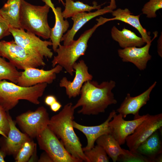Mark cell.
Segmentation results:
<instances>
[{
    "label": "cell",
    "instance_id": "obj_2",
    "mask_svg": "<svg viewBox=\"0 0 162 162\" xmlns=\"http://www.w3.org/2000/svg\"><path fill=\"white\" fill-rule=\"evenodd\" d=\"M71 103H68L58 113L50 119L49 128L61 139L68 152L81 162H86L79 139L73 127L75 109Z\"/></svg>",
    "mask_w": 162,
    "mask_h": 162
},
{
    "label": "cell",
    "instance_id": "obj_30",
    "mask_svg": "<svg viewBox=\"0 0 162 162\" xmlns=\"http://www.w3.org/2000/svg\"><path fill=\"white\" fill-rule=\"evenodd\" d=\"M124 162H152L151 160L138 153L126 150V153L119 156L118 160Z\"/></svg>",
    "mask_w": 162,
    "mask_h": 162
},
{
    "label": "cell",
    "instance_id": "obj_33",
    "mask_svg": "<svg viewBox=\"0 0 162 162\" xmlns=\"http://www.w3.org/2000/svg\"><path fill=\"white\" fill-rule=\"evenodd\" d=\"M57 100L56 97L53 95L46 96L44 99V102L47 105L50 106L53 103Z\"/></svg>",
    "mask_w": 162,
    "mask_h": 162
},
{
    "label": "cell",
    "instance_id": "obj_32",
    "mask_svg": "<svg viewBox=\"0 0 162 162\" xmlns=\"http://www.w3.org/2000/svg\"><path fill=\"white\" fill-rule=\"evenodd\" d=\"M10 27L8 23L0 15V40L11 35L10 31Z\"/></svg>",
    "mask_w": 162,
    "mask_h": 162
},
{
    "label": "cell",
    "instance_id": "obj_11",
    "mask_svg": "<svg viewBox=\"0 0 162 162\" xmlns=\"http://www.w3.org/2000/svg\"><path fill=\"white\" fill-rule=\"evenodd\" d=\"M63 68L58 64L49 70L37 68H27L21 72L17 84L23 87H30L38 84L52 83L56 79V74L60 73Z\"/></svg>",
    "mask_w": 162,
    "mask_h": 162
},
{
    "label": "cell",
    "instance_id": "obj_38",
    "mask_svg": "<svg viewBox=\"0 0 162 162\" xmlns=\"http://www.w3.org/2000/svg\"><path fill=\"white\" fill-rule=\"evenodd\" d=\"M109 6L110 9L113 10L115 9L116 8L115 0H110V4Z\"/></svg>",
    "mask_w": 162,
    "mask_h": 162
},
{
    "label": "cell",
    "instance_id": "obj_25",
    "mask_svg": "<svg viewBox=\"0 0 162 162\" xmlns=\"http://www.w3.org/2000/svg\"><path fill=\"white\" fill-rule=\"evenodd\" d=\"M65 9L62 12V14L65 19L71 17L79 13L90 12L94 9L101 8L103 4L98 5L96 2L93 3V5L90 6L79 1L74 2L73 0H65Z\"/></svg>",
    "mask_w": 162,
    "mask_h": 162
},
{
    "label": "cell",
    "instance_id": "obj_28",
    "mask_svg": "<svg viewBox=\"0 0 162 162\" xmlns=\"http://www.w3.org/2000/svg\"><path fill=\"white\" fill-rule=\"evenodd\" d=\"M36 144L32 140L26 141L16 155V162L28 161L36 149Z\"/></svg>",
    "mask_w": 162,
    "mask_h": 162
},
{
    "label": "cell",
    "instance_id": "obj_35",
    "mask_svg": "<svg viewBox=\"0 0 162 162\" xmlns=\"http://www.w3.org/2000/svg\"><path fill=\"white\" fill-rule=\"evenodd\" d=\"M62 106L61 104L58 101L55 102L50 106L51 110L54 112L58 111Z\"/></svg>",
    "mask_w": 162,
    "mask_h": 162
},
{
    "label": "cell",
    "instance_id": "obj_26",
    "mask_svg": "<svg viewBox=\"0 0 162 162\" xmlns=\"http://www.w3.org/2000/svg\"><path fill=\"white\" fill-rule=\"evenodd\" d=\"M21 74L10 62L0 56V82L7 80L16 84Z\"/></svg>",
    "mask_w": 162,
    "mask_h": 162
},
{
    "label": "cell",
    "instance_id": "obj_31",
    "mask_svg": "<svg viewBox=\"0 0 162 162\" xmlns=\"http://www.w3.org/2000/svg\"><path fill=\"white\" fill-rule=\"evenodd\" d=\"M0 105V134L6 137L10 129L8 113Z\"/></svg>",
    "mask_w": 162,
    "mask_h": 162
},
{
    "label": "cell",
    "instance_id": "obj_9",
    "mask_svg": "<svg viewBox=\"0 0 162 162\" xmlns=\"http://www.w3.org/2000/svg\"><path fill=\"white\" fill-rule=\"evenodd\" d=\"M10 31L15 42L18 45L36 52L43 57L51 58L53 53L48 47L52 45L51 41L43 40L36 35L22 28L10 27Z\"/></svg>",
    "mask_w": 162,
    "mask_h": 162
},
{
    "label": "cell",
    "instance_id": "obj_27",
    "mask_svg": "<svg viewBox=\"0 0 162 162\" xmlns=\"http://www.w3.org/2000/svg\"><path fill=\"white\" fill-rule=\"evenodd\" d=\"M86 162H109V158L103 148L97 145L89 150L83 151Z\"/></svg>",
    "mask_w": 162,
    "mask_h": 162
},
{
    "label": "cell",
    "instance_id": "obj_13",
    "mask_svg": "<svg viewBox=\"0 0 162 162\" xmlns=\"http://www.w3.org/2000/svg\"><path fill=\"white\" fill-rule=\"evenodd\" d=\"M73 68L75 73L73 80H68L66 77H64L60 80L59 84L60 87L65 88L66 94L69 98L79 95L84 82L92 80L93 78L92 75L88 72V66L83 60L75 62Z\"/></svg>",
    "mask_w": 162,
    "mask_h": 162
},
{
    "label": "cell",
    "instance_id": "obj_1",
    "mask_svg": "<svg viewBox=\"0 0 162 162\" xmlns=\"http://www.w3.org/2000/svg\"><path fill=\"white\" fill-rule=\"evenodd\" d=\"M116 85V82L112 80L100 84L92 80L85 82L81 88L80 97L73 108L75 110L81 106L78 113L84 115H96L104 112L109 105L117 103L112 92Z\"/></svg>",
    "mask_w": 162,
    "mask_h": 162
},
{
    "label": "cell",
    "instance_id": "obj_8",
    "mask_svg": "<svg viewBox=\"0 0 162 162\" xmlns=\"http://www.w3.org/2000/svg\"><path fill=\"white\" fill-rule=\"evenodd\" d=\"M50 119L46 109L41 106L34 111L29 110L17 116L16 122L23 133L32 139L48 127Z\"/></svg>",
    "mask_w": 162,
    "mask_h": 162
},
{
    "label": "cell",
    "instance_id": "obj_14",
    "mask_svg": "<svg viewBox=\"0 0 162 162\" xmlns=\"http://www.w3.org/2000/svg\"><path fill=\"white\" fill-rule=\"evenodd\" d=\"M8 116L10 129L6 137L2 136L0 139V148L6 155H16L23 144L32 138L17 128L15 122L8 113Z\"/></svg>",
    "mask_w": 162,
    "mask_h": 162
},
{
    "label": "cell",
    "instance_id": "obj_7",
    "mask_svg": "<svg viewBox=\"0 0 162 162\" xmlns=\"http://www.w3.org/2000/svg\"><path fill=\"white\" fill-rule=\"evenodd\" d=\"M36 138L40 148L49 155L53 162H81L68 152L61 142L48 127Z\"/></svg>",
    "mask_w": 162,
    "mask_h": 162
},
{
    "label": "cell",
    "instance_id": "obj_20",
    "mask_svg": "<svg viewBox=\"0 0 162 162\" xmlns=\"http://www.w3.org/2000/svg\"><path fill=\"white\" fill-rule=\"evenodd\" d=\"M111 13L114 17L110 18V21L118 20L128 23L138 31L145 43L152 42V40L151 39V37L140 23V15L131 14L129 10L127 8L124 9L119 8L113 10Z\"/></svg>",
    "mask_w": 162,
    "mask_h": 162
},
{
    "label": "cell",
    "instance_id": "obj_17",
    "mask_svg": "<svg viewBox=\"0 0 162 162\" xmlns=\"http://www.w3.org/2000/svg\"><path fill=\"white\" fill-rule=\"evenodd\" d=\"M116 113L115 110L111 112L106 120L102 124L94 126H86L81 125L75 121L73 122V127L82 133L87 140V144L82 148L83 151L91 149L94 146L97 139L102 135L111 134L109 123L114 115Z\"/></svg>",
    "mask_w": 162,
    "mask_h": 162
},
{
    "label": "cell",
    "instance_id": "obj_3",
    "mask_svg": "<svg viewBox=\"0 0 162 162\" xmlns=\"http://www.w3.org/2000/svg\"><path fill=\"white\" fill-rule=\"evenodd\" d=\"M109 19L100 17L96 19L97 23L92 28L86 31L77 40H74L68 45H60L55 52L57 55L54 56L52 61L53 68L57 64L59 65L64 68L67 72L73 76V72H74L73 65L81 56L85 54L89 39L97 28L109 21Z\"/></svg>",
    "mask_w": 162,
    "mask_h": 162
},
{
    "label": "cell",
    "instance_id": "obj_23",
    "mask_svg": "<svg viewBox=\"0 0 162 162\" xmlns=\"http://www.w3.org/2000/svg\"><path fill=\"white\" fill-rule=\"evenodd\" d=\"M21 0H8L0 9V15L10 27L21 28L20 22Z\"/></svg>",
    "mask_w": 162,
    "mask_h": 162
},
{
    "label": "cell",
    "instance_id": "obj_24",
    "mask_svg": "<svg viewBox=\"0 0 162 162\" xmlns=\"http://www.w3.org/2000/svg\"><path fill=\"white\" fill-rule=\"evenodd\" d=\"M95 142L97 145L103 148L113 162L117 161L119 155L126 153V150L121 148L118 142L111 134L101 136Z\"/></svg>",
    "mask_w": 162,
    "mask_h": 162
},
{
    "label": "cell",
    "instance_id": "obj_5",
    "mask_svg": "<svg viewBox=\"0 0 162 162\" xmlns=\"http://www.w3.org/2000/svg\"><path fill=\"white\" fill-rule=\"evenodd\" d=\"M50 7L36 6L21 0L20 22L21 28L44 39L50 38L51 28L48 22Z\"/></svg>",
    "mask_w": 162,
    "mask_h": 162
},
{
    "label": "cell",
    "instance_id": "obj_6",
    "mask_svg": "<svg viewBox=\"0 0 162 162\" xmlns=\"http://www.w3.org/2000/svg\"><path fill=\"white\" fill-rule=\"evenodd\" d=\"M0 56L7 59L17 69L44 66V58L38 54L24 48L12 40L0 41Z\"/></svg>",
    "mask_w": 162,
    "mask_h": 162
},
{
    "label": "cell",
    "instance_id": "obj_22",
    "mask_svg": "<svg viewBox=\"0 0 162 162\" xmlns=\"http://www.w3.org/2000/svg\"><path fill=\"white\" fill-rule=\"evenodd\" d=\"M156 131L138 147L137 153L155 162L156 157L161 154V142L158 133Z\"/></svg>",
    "mask_w": 162,
    "mask_h": 162
},
{
    "label": "cell",
    "instance_id": "obj_21",
    "mask_svg": "<svg viewBox=\"0 0 162 162\" xmlns=\"http://www.w3.org/2000/svg\"><path fill=\"white\" fill-rule=\"evenodd\" d=\"M111 35L112 38L118 42L119 46L123 49L132 47H141L145 44L141 37L124 28L120 30L114 26L111 29Z\"/></svg>",
    "mask_w": 162,
    "mask_h": 162
},
{
    "label": "cell",
    "instance_id": "obj_16",
    "mask_svg": "<svg viewBox=\"0 0 162 162\" xmlns=\"http://www.w3.org/2000/svg\"><path fill=\"white\" fill-rule=\"evenodd\" d=\"M151 42L146 43L143 47H132L118 49V56L123 62H131L139 70H144L148 62L152 58L149 52Z\"/></svg>",
    "mask_w": 162,
    "mask_h": 162
},
{
    "label": "cell",
    "instance_id": "obj_39",
    "mask_svg": "<svg viewBox=\"0 0 162 162\" xmlns=\"http://www.w3.org/2000/svg\"><path fill=\"white\" fill-rule=\"evenodd\" d=\"M58 1L59 2H61L62 3V4H63L64 5H65V3H64V2H63V0H58Z\"/></svg>",
    "mask_w": 162,
    "mask_h": 162
},
{
    "label": "cell",
    "instance_id": "obj_4",
    "mask_svg": "<svg viewBox=\"0 0 162 162\" xmlns=\"http://www.w3.org/2000/svg\"><path fill=\"white\" fill-rule=\"evenodd\" d=\"M47 86V83H43L25 87L3 80L0 82V105L8 112L21 100L38 104L39 99L43 96Z\"/></svg>",
    "mask_w": 162,
    "mask_h": 162
},
{
    "label": "cell",
    "instance_id": "obj_18",
    "mask_svg": "<svg viewBox=\"0 0 162 162\" xmlns=\"http://www.w3.org/2000/svg\"><path fill=\"white\" fill-rule=\"evenodd\" d=\"M113 10L109 6L102 9H98L94 12H82L76 14L71 17L73 21L72 28L62 38L61 41H63L64 45H68L74 40V38L78 31L86 23L92 19L99 16L112 13Z\"/></svg>",
    "mask_w": 162,
    "mask_h": 162
},
{
    "label": "cell",
    "instance_id": "obj_15",
    "mask_svg": "<svg viewBox=\"0 0 162 162\" xmlns=\"http://www.w3.org/2000/svg\"><path fill=\"white\" fill-rule=\"evenodd\" d=\"M156 84L157 82H154L146 90L137 96L131 97L129 93H128L119 107L117 110V112L121 114L123 118H126L130 114L134 115V118L139 116L140 109L149 100L151 93Z\"/></svg>",
    "mask_w": 162,
    "mask_h": 162
},
{
    "label": "cell",
    "instance_id": "obj_34",
    "mask_svg": "<svg viewBox=\"0 0 162 162\" xmlns=\"http://www.w3.org/2000/svg\"><path fill=\"white\" fill-rule=\"evenodd\" d=\"M38 161L40 162H53L51 158L45 152L42 154Z\"/></svg>",
    "mask_w": 162,
    "mask_h": 162
},
{
    "label": "cell",
    "instance_id": "obj_12",
    "mask_svg": "<svg viewBox=\"0 0 162 162\" xmlns=\"http://www.w3.org/2000/svg\"><path fill=\"white\" fill-rule=\"evenodd\" d=\"M148 114L140 116L134 118L133 120L126 121L121 114L115 113L112 119L109 123L111 134L120 146L123 145L127 137L134 133L136 127L146 118Z\"/></svg>",
    "mask_w": 162,
    "mask_h": 162
},
{
    "label": "cell",
    "instance_id": "obj_37",
    "mask_svg": "<svg viewBox=\"0 0 162 162\" xmlns=\"http://www.w3.org/2000/svg\"><path fill=\"white\" fill-rule=\"evenodd\" d=\"M158 52L159 55L162 57V44L161 40H158Z\"/></svg>",
    "mask_w": 162,
    "mask_h": 162
},
{
    "label": "cell",
    "instance_id": "obj_36",
    "mask_svg": "<svg viewBox=\"0 0 162 162\" xmlns=\"http://www.w3.org/2000/svg\"><path fill=\"white\" fill-rule=\"evenodd\" d=\"M5 152L1 148H0V162H5L4 158L6 155Z\"/></svg>",
    "mask_w": 162,
    "mask_h": 162
},
{
    "label": "cell",
    "instance_id": "obj_10",
    "mask_svg": "<svg viewBox=\"0 0 162 162\" xmlns=\"http://www.w3.org/2000/svg\"><path fill=\"white\" fill-rule=\"evenodd\" d=\"M162 126V114H149L136 128L134 133L126 138V142L129 150L137 153L138 146L154 132Z\"/></svg>",
    "mask_w": 162,
    "mask_h": 162
},
{
    "label": "cell",
    "instance_id": "obj_19",
    "mask_svg": "<svg viewBox=\"0 0 162 162\" xmlns=\"http://www.w3.org/2000/svg\"><path fill=\"white\" fill-rule=\"evenodd\" d=\"M49 6L53 12L55 18V23L54 27L51 28L50 38L52 42L53 50L55 52L58 46L61 45V40L63 34L68 30L69 27L68 21L64 20L61 8H55L51 0H42Z\"/></svg>",
    "mask_w": 162,
    "mask_h": 162
},
{
    "label": "cell",
    "instance_id": "obj_29",
    "mask_svg": "<svg viewBox=\"0 0 162 162\" xmlns=\"http://www.w3.org/2000/svg\"><path fill=\"white\" fill-rule=\"evenodd\" d=\"M162 8V0H149L144 5L142 11L147 17L154 18L157 16V11Z\"/></svg>",
    "mask_w": 162,
    "mask_h": 162
}]
</instances>
